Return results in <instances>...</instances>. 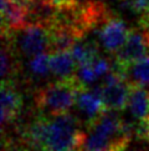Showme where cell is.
Instances as JSON below:
<instances>
[{
	"label": "cell",
	"mask_w": 149,
	"mask_h": 151,
	"mask_svg": "<svg viewBox=\"0 0 149 151\" xmlns=\"http://www.w3.org/2000/svg\"><path fill=\"white\" fill-rule=\"evenodd\" d=\"M77 66L89 64L99 56V45L94 40H78L70 50Z\"/></svg>",
	"instance_id": "4fadbf2b"
},
{
	"label": "cell",
	"mask_w": 149,
	"mask_h": 151,
	"mask_svg": "<svg viewBox=\"0 0 149 151\" xmlns=\"http://www.w3.org/2000/svg\"><path fill=\"white\" fill-rule=\"evenodd\" d=\"M51 74L58 79L71 78L76 75L77 64L74 61L71 51H58L50 54Z\"/></svg>",
	"instance_id": "30bf717a"
},
{
	"label": "cell",
	"mask_w": 149,
	"mask_h": 151,
	"mask_svg": "<svg viewBox=\"0 0 149 151\" xmlns=\"http://www.w3.org/2000/svg\"><path fill=\"white\" fill-rule=\"evenodd\" d=\"M126 151H149V146H148V142L139 141V140H138V142L129 145V147Z\"/></svg>",
	"instance_id": "9a60e30c"
},
{
	"label": "cell",
	"mask_w": 149,
	"mask_h": 151,
	"mask_svg": "<svg viewBox=\"0 0 149 151\" xmlns=\"http://www.w3.org/2000/svg\"><path fill=\"white\" fill-rule=\"evenodd\" d=\"M133 137V122L123 120L117 111L107 110L87 124L81 151H126Z\"/></svg>",
	"instance_id": "7a4b0ae2"
},
{
	"label": "cell",
	"mask_w": 149,
	"mask_h": 151,
	"mask_svg": "<svg viewBox=\"0 0 149 151\" xmlns=\"http://www.w3.org/2000/svg\"><path fill=\"white\" fill-rule=\"evenodd\" d=\"M67 151H79V150H67Z\"/></svg>",
	"instance_id": "e0dca14e"
},
{
	"label": "cell",
	"mask_w": 149,
	"mask_h": 151,
	"mask_svg": "<svg viewBox=\"0 0 149 151\" xmlns=\"http://www.w3.org/2000/svg\"><path fill=\"white\" fill-rule=\"evenodd\" d=\"M76 105L78 110L87 119V124L102 115L104 111H107V107L101 96L99 88H96L93 90H88L87 88L83 89L78 94Z\"/></svg>",
	"instance_id": "9c48e42d"
},
{
	"label": "cell",
	"mask_w": 149,
	"mask_h": 151,
	"mask_svg": "<svg viewBox=\"0 0 149 151\" xmlns=\"http://www.w3.org/2000/svg\"><path fill=\"white\" fill-rule=\"evenodd\" d=\"M131 29H128L126 21L112 13L99 28L96 30L99 45L109 54L118 52L128 39Z\"/></svg>",
	"instance_id": "52a82bcc"
},
{
	"label": "cell",
	"mask_w": 149,
	"mask_h": 151,
	"mask_svg": "<svg viewBox=\"0 0 149 151\" xmlns=\"http://www.w3.org/2000/svg\"><path fill=\"white\" fill-rule=\"evenodd\" d=\"M98 88L107 110L122 111L128 106L131 84L113 69L103 78L102 85Z\"/></svg>",
	"instance_id": "8992f818"
},
{
	"label": "cell",
	"mask_w": 149,
	"mask_h": 151,
	"mask_svg": "<svg viewBox=\"0 0 149 151\" xmlns=\"http://www.w3.org/2000/svg\"><path fill=\"white\" fill-rule=\"evenodd\" d=\"M147 55H149V29L133 28L123 47L114 55L113 70L124 78L126 69Z\"/></svg>",
	"instance_id": "5b68a950"
},
{
	"label": "cell",
	"mask_w": 149,
	"mask_h": 151,
	"mask_svg": "<svg viewBox=\"0 0 149 151\" xmlns=\"http://www.w3.org/2000/svg\"><path fill=\"white\" fill-rule=\"evenodd\" d=\"M84 130L72 114L37 115L24 127L21 142L33 151L79 150Z\"/></svg>",
	"instance_id": "6da1fadb"
},
{
	"label": "cell",
	"mask_w": 149,
	"mask_h": 151,
	"mask_svg": "<svg viewBox=\"0 0 149 151\" xmlns=\"http://www.w3.org/2000/svg\"><path fill=\"white\" fill-rule=\"evenodd\" d=\"M86 89L76 75L46 84L35 93V105L40 114L55 116L68 114L76 105L78 94Z\"/></svg>",
	"instance_id": "3957f363"
},
{
	"label": "cell",
	"mask_w": 149,
	"mask_h": 151,
	"mask_svg": "<svg viewBox=\"0 0 149 151\" xmlns=\"http://www.w3.org/2000/svg\"><path fill=\"white\" fill-rule=\"evenodd\" d=\"M30 73L35 76L44 78L47 76L51 73L50 69V52H44L40 55H36L34 58H30L29 61Z\"/></svg>",
	"instance_id": "5bb4252c"
},
{
	"label": "cell",
	"mask_w": 149,
	"mask_h": 151,
	"mask_svg": "<svg viewBox=\"0 0 149 151\" xmlns=\"http://www.w3.org/2000/svg\"><path fill=\"white\" fill-rule=\"evenodd\" d=\"M131 114L136 120H145L149 117V91L140 86L131 85L128 100Z\"/></svg>",
	"instance_id": "8fae6325"
},
{
	"label": "cell",
	"mask_w": 149,
	"mask_h": 151,
	"mask_svg": "<svg viewBox=\"0 0 149 151\" xmlns=\"http://www.w3.org/2000/svg\"><path fill=\"white\" fill-rule=\"evenodd\" d=\"M73 1H76V0H51V3L54 4L56 8L63 6V5H67V4H71Z\"/></svg>",
	"instance_id": "2e32d148"
},
{
	"label": "cell",
	"mask_w": 149,
	"mask_h": 151,
	"mask_svg": "<svg viewBox=\"0 0 149 151\" xmlns=\"http://www.w3.org/2000/svg\"><path fill=\"white\" fill-rule=\"evenodd\" d=\"M23 98L13 81H1V126L3 131L19 119Z\"/></svg>",
	"instance_id": "ba28073f"
},
{
	"label": "cell",
	"mask_w": 149,
	"mask_h": 151,
	"mask_svg": "<svg viewBox=\"0 0 149 151\" xmlns=\"http://www.w3.org/2000/svg\"><path fill=\"white\" fill-rule=\"evenodd\" d=\"M121 1H122V0H121Z\"/></svg>",
	"instance_id": "ac0fdd59"
},
{
	"label": "cell",
	"mask_w": 149,
	"mask_h": 151,
	"mask_svg": "<svg viewBox=\"0 0 149 151\" xmlns=\"http://www.w3.org/2000/svg\"><path fill=\"white\" fill-rule=\"evenodd\" d=\"M3 39L10 41V44L16 46L18 50L28 58L50 52V29L41 24H28L13 35Z\"/></svg>",
	"instance_id": "277c9868"
},
{
	"label": "cell",
	"mask_w": 149,
	"mask_h": 151,
	"mask_svg": "<svg viewBox=\"0 0 149 151\" xmlns=\"http://www.w3.org/2000/svg\"><path fill=\"white\" fill-rule=\"evenodd\" d=\"M124 79L131 85L140 86L149 91V55L127 68L124 71Z\"/></svg>",
	"instance_id": "7c38bea8"
}]
</instances>
